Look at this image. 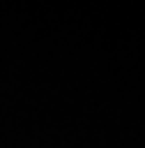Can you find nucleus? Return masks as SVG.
I'll return each instance as SVG.
<instances>
[]
</instances>
